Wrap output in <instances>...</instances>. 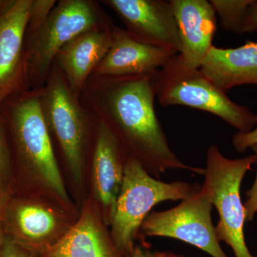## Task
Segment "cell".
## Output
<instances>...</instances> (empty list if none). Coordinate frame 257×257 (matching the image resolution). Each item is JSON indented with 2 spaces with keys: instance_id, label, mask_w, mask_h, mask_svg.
<instances>
[{
  "instance_id": "obj_1",
  "label": "cell",
  "mask_w": 257,
  "mask_h": 257,
  "mask_svg": "<svg viewBox=\"0 0 257 257\" xmlns=\"http://www.w3.org/2000/svg\"><path fill=\"white\" fill-rule=\"evenodd\" d=\"M158 71L91 76L79 99L96 119L109 126L128 157L138 160L152 177L159 179L167 170L204 175V169L184 163L170 148L155 111Z\"/></svg>"
},
{
  "instance_id": "obj_2",
  "label": "cell",
  "mask_w": 257,
  "mask_h": 257,
  "mask_svg": "<svg viewBox=\"0 0 257 257\" xmlns=\"http://www.w3.org/2000/svg\"><path fill=\"white\" fill-rule=\"evenodd\" d=\"M0 111L19 165L69 209L72 202L42 114L38 90L29 89L10 96L0 106Z\"/></svg>"
},
{
  "instance_id": "obj_3",
  "label": "cell",
  "mask_w": 257,
  "mask_h": 257,
  "mask_svg": "<svg viewBox=\"0 0 257 257\" xmlns=\"http://www.w3.org/2000/svg\"><path fill=\"white\" fill-rule=\"evenodd\" d=\"M115 26L94 0H60L45 24L25 37V60L29 89L45 85L56 56L71 40L89 30Z\"/></svg>"
},
{
  "instance_id": "obj_4",
  "label": "cell",
  "mask_w": 257,
  "mask_h": 257,
  "mask_svg": "<svg viewBox=\"0 0 257 257\" xmlns=\"http://www.w3.org/2000/svg\"><path fill=\"white\" fill-rule=\"evenodd\" d=\"M202 184L182 181L164 182L152 177L138 160L128 157L124 178L111 221L110 236L116 251L130 257L142 224L157 204L185 200L200 191Z\"/></svg>"
},
{
  "instance_id": "obj_5",
  "label": "cell",
  "mask_w": 257,
  "mask_h": 257,
  "mask_svg": "<svg viewBox=\"0 0 257 257\" xmlns=\"http://www.w3.org/2000/svg\"><path fill=\"white\" fill-rule=\"evenodd\" d=\"M38 92L51 140L55 139L69 172L75 182H80L96 119L72 92L55 62Z\"/></svg>"
},
{
  "instance_id": "obj_6",
  "label": "cell",
  "mask_w": 257,
  "mask_h": 257,
  "mask_svg": "<svg viewBox=\"0 0 257 257\" xmlns=\"http://www.w3.org/2000/svg\"><path fill=\"white\" fill-rule=\"evenodd\" d=\"M157 98L162 106H189L216 115L239 133H248L257 124V115L231 100L199 69L184 67L178 55L157 72Z\"/></svg>"
},
{
  "instance_id": "obj_7",
  "label": "cell",
  "mask_w": 257,
  "mask_h": 257,
  "mask_svg": "<svg viewBox=\"0 0 257 257\" xmlns=\"http://www.w3.org/2000/svg\"><path fill=\"white\" fill-rule=\"evenodd\" d=\"M256 160L255 155L236 160L226 158L216 145H211L207 152L202 189L219 215L215 226L217 239L231 246L235 257H253L245 241L246 219L240 189L243 177Z\"/></svg>"
},
{
  "instance_id": "obj_8",
  "label": "cell",
  "mask_w": 257,
  "mask_h": 257,
  "mask_svg": "<svg viewBox=\"0 0 257 257\" xmlns=\"http://www.w3.org/2000/svg\"><path fill=\"white\" fill-rule=\"evenodd\" d=\"M213 205L202 186L197 194L169 210L152 211L140 229L148 236L180 240L212 257H228L219 244L211 219Z\"/></svg>"
},
{
  "instance_id": "obj_9",
  "label": "cell",
  "mask_w": 257,
  "mask_h": 257,
  "mask_svg": "<svg viewBox=\"0 0 257 257\" xmlns=\"http://www.w3.org/2000/svg\"><path fill=\"white\" fill-rule=\"evenodd\" d=\"M7 236L35 253L55 244L72 227L64 211L40 200L11 199L5 209Z\"/></svg>"
},
{
  "instance_id": "obj_10",
  "label": "cell",
  "mask_w": 257,
  "mask_h": 257,
  "mask_svg": "<svg viewBox=\"0 0 257 257\" xmlns=\"http://www.w3.org/2000/svg\"><path fill=\"white\" fill-rule=\"evenodd\" d=\"M138 41L173 51L181 50L179 30L170 1L165 0H103Z\"/></svg>"
},
{
  "instance_id": "obj_11",
  "label": "cell",
  "mask_w": 257,
  "mask_h": 257,
  "mask_svg": "<svg viewBox=\"0 0 257 257\" xmlns=\"http://www.w3.org/2000/svg\"><path fill=\"white\" fill-rule=\"evenodd\" d=\"M127 158L119 139L107 125L96 119L92 150L93 189L107 224H111Z\"/></svg>"
},
{
  "instance_id": "obj_12",
  "label": "cell",
  "mask_w": 257,
  "mask_h": 257,
  "mask_svg": "<svg viewBox=\"0 0 257 257\" xmlns=\"http://www.w3.org/2000/svg\"><path fill=\"white\" fill-rule=\"evenodd\" d=\"M32 0H15L0 17V106L16 93L29 90L25 39Z\"/></svg>"
},
{
  "instance_id": "obj_13",
  "label": "cell",
  "mask_w": 257,
  "mask_h": 257,
  "mask_svg": "<svg viewBox=\"0 0 257 257\" xmlns=\"http://www.w3.org/2000/svg\"><path fill=\"white\" fill-rule=\"evenodd\" d=\"M178 28L179 60L187 68L199 69L214 46L216 14L207 0H170Z\"/></svg>"
},
{
  "instance_id": "obj_14",
  "label": "cell",
  "mask_w": 257,
  "mask_h": 257,
  "mask_svg": "<svg viewBox=\"0 0 257 257\" xmlns=\"http://www.w3.org/2000/svg\"><path fill=\"white\" fill-rule=\"evenodd\" d=\"M177 55L173 51L138 41L126 30L115 26L110 49L91 76H126L157 72Z\"/></svg>"
},
{
  "instance_id": "obj_15",
  "label": "cell",
  "mask_w": 257,
  "mask_h": 257,
  "mask_svg": "<svg viewBox=\"0 0 257 257\" xmlns=\"http://www.w3.org/2000/svg\"><path fill=\"white\" fill-rule=\"evenodd\" d=\"M114 27L84 32L66 44L56 56L55 63L76 95L79 96L110 49Z\"/></svg>"
},
{
  "instance_id": "obj_16",
  "label": "cell",
  "mask_w": 257,
  "mask_h": 257,
  "mask_svg": "<svg viewBox=\"0 0 257 257\" xmlns=\"http://www.w3.org/2000/svg\"><path fill=\"white\" fill-rule=\"evenodd\" d=\"M39 257H123L90 203L84 204L78 221Z\"/></svg>"
},
{
  "instance_id": "obj_17",
  "label": "cell",
  "mask_w": 257,
  "mask_h": 257,
  "mask_svg": "<svg viewBox=\"0 0 257 257\" xmlns=\"http://www.w3.org/2000/svg\"><path fill=\"white\" fill-rule=\"evenodd\" d=\"M199 70L224 92L243 84L257 85V42L236 48L213 46Z\"/></svg>"
},
{
  "instance_id": "obj_18",
  "label": "cell",
  "mask_w": 257,
  "mask_h": 257,
  "mask_svg": "<svg viewBox=\"0 0 257 257\" xmlns=\"http://www.w3.org/2000/svg\"><path fill=\"white\" fill-rule=\"evenodd\" d=\"M210 3L220 19L221 28L239 34L248 7L253 0H211Z\"/></svg>"
},
{
  "instance_id": "obj_19",
  "label": "cell",
  "mask_w": 257,
  "mask_h": 257,
  "mask_svg": "<svg viewBox=\"0 0 257 257\" xmlns=\"http://www.w3.org/2000/svg\"><path fill=\"white\" fill-rule=\"evenodd\" d=\"M13 172V154L4 119L0 111V183L8 187Z\"/></svg>"
},
{
  "instance_id": "obj_20",
  "label": "cell",
  "mask_w": 257,
  "mask_h": 257,
  "mask_svg": "<svg viewBox=\"0 0 257 257\" xmlns=\"http://www.w3.org/2000/svg\"><path fill=\"white\" fill-rule=\"evenodd\" d=\"M57 2L55 0H32L25 37L31 35L41 28L50 16Z\"/></svg>"
},
{
  "instance_id": "obj_21",
  "label": "cell",
  "mask_w": 257,
  "mask_h": 257,
  "mask_svg": "<svg viewBox=\"0 0 257 257\" xmlns=\"http://www.w3.org/2000/svg\"><path fill=\"white\" fill-rule=\"evenodd\" d=\"M0 257H36V254L5 235L0 246Z\"/></svg>"
},
{
  "instance_id": "obj_22",
  "label": "cell",
  "mask_w": 257,
  "mask_h": 257,
  "mask_svg": "<svg viewBox=\"0 0 257 257\" xmlns=\"http://www.w3.org/2000/svg\"><path fill=\"white\" fill-rule=\"evenodd\" d=\"M251 149L254 152L255 156L256 157L255 164H256L257 166V145H253ZM246 194L248 199L246 202L243 204V207H244L246 222H249L253 220L255 214L257 213V170L254 182L251 188L246 192Z\"/></svg>"
},
{
  "instance_id": "obj_23",
  "label": "cell",
  "mask_w": 257,
  "mask_h": 257,
  "mask_svg": "<svg viewBox=\"0 0 257 257\" xmlns=\"http://www.w3.org/2000/svg\"><path fill=\"white\" fill-rule=\"evenodd\" d=\"M232 145L239 153H243L248 148L257 145V126L248 133H236L233 137Z\"/></svg>"
},
{
  "instance_id": "obj_24",
  "label": "cell",
  "mask_w": 257,
  "mask_h": 257,
  "mask_svg": "<svg viewBox=\"0 0 257 257\" xmlns=\"http://www.w3.org/2000/svg\"><path fill=\"white\" fill-rule=\"evenodd\" d=\"M257 32V0H253L248 7L239 34Z\"/></svg>"
},
{
  "instance_id": "obj_25",
  "label": "cell",
  "mask_w": 257,
  "mask_h": 257,
  "mask_svg": "<svg viewBox=\"0 0 257 257\" xmlns=\"http://www.w3.org/2000/svg\"><path fill=\"white\" fill-rule=\"evenodd\" d=\"M9 201L8 192H7V187L0 183V246L4 241L5 237L3 221H4L5 209H6Z\"/></svg>"
},
{
  "instance_id": "obj_26",
  "label": "cell",
  "mask_w": 257,
  "mask_h": 257,
  "mask_svg": "<svg viewBox=\"0 0 257 257\" xmlns=\"http://www.w3.org/2000/svg\"><path fill=\"white\" fill-rule=\"evenodd\" d=\"M130 257H186L182 255L176 254L170 251H153L136 246Z\"/></svg>"
},
{
  "instance_id": "obj_27",
  "label": "cell",
  "mask_w": 257,
  "mask_h": 257,
  "mask_svg": "<svg viewBox=\"0 0 257 257\" xmlns=\"http://www.w3.org/2000/svg\"><path fill=\"white\" fill-rule=\"evenodd\" d=\"M15 0H0V17L14 5Z\"/></svg>"
}]
</instances>
